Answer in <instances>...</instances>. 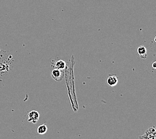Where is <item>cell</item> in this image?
Masks as SVG:
<instances>
[{
  "instance_id": "6da1fadb",
  "label": "cell",
  "mask_w": 156,
  "mask_h": 139,
  "mask_svg": "<svg viewBox=\"0 0 156 139\" xmlns=\"http://www.w3.org/2000/svg\"><path fill=\"white\" fill-rule=\"evenodd\" d=\"M140 139H156V127L149 128L145 134L140 137Z\"/></svg>"
},
{
  "instance_id": "7a4b0ae2",
  "label": "cell",
  "mask_w": 156,
  "mask_h": 139,
  "mask_svg": "<svg viewBox=\"0 0 156 139\" xmlns=\"http://www.w3.org/2000/svg\"><path fill=\"white\" fill-rule=\"evenodd\" d=\"M64 76V70H58L56 68H54L52 72V77L53 80H55L56 81L59 82L61 81L62 78Z\"/></svg>"
},
{
  "instance_id": "3957f363",
  "label": "cell",
  "mask_w": 156,
  "mask_h": 139,
  "mask_svg": "<svg viewBox=\"0 0 156 139\" xmlns=\"http://www.w3.org/2000/svg\"><path fill=\"white\" fill-rule=\"evenodd\" d=\"M28 122L35 124L38 122L40 118V114L38 111L32 110L31 112H28Z\"/></svg>"
},
{
  "instance_id": "277c9868",
  "label": "cell",
  "mask_w": 156,
  "mask_h": 139,
  "mask_svg": "<svg viewBox=\"0 0 156 139\" xmlns=\"http://www.w3.org/2000/svg\"><path fill=\"white\" fill-rule=\"evenodd\" d=\"M107 84L108 86H110L111 87H113L118 84V78L116 75H110L107 77V78L106 80Z\"/></svg>"
},
{
  "instance_id": "5b68a950",
  "label": "cell",
  "mask_w": 156,
  "mask_h": 139,
  "mask_svg": "<svg viewBox=\"0 0 156 139\" xmlns=\"http://www.w3.org/2000/svg\"><path fill=\"white\" fill-rule=\"evenodd\" d=\"M137 54H139L140 58L146 59L147 58V50L145 46H141L137 48Z\"/></svg>"
},
{
  "instance_id": "8992f818",
  "label": "cell",
  "mask_w": 156,
  "mask_h": 139,
  "mask_svg": "<svg viewBox=\"0 0 156 139\" xmlns=\"http://www.w3.org/2000/svg\"><path fill=\"white\" fill-rule=\"evenodd\" d=\"M65 67H66V63L64 60H60L57 61L55 63V68L56 69L64 70L65 68Z\"/></svg>"
},
{
  "instance_id": "52a82bcc",
  "label": "cell",
  "mask_w": 156,
  "mask_h": 139,
  "mask_svg": "<svg viewBox=\"0 0 156 139\" xmlns=\"http://www.w3.org/2000/svg\"><path fill=\"white\" fill-rule=\"evenodd\" d=\"M47 131V126L46 125H41L38 126L37 129L38 134H46Z\"/></svg>"
},
{
  "instance_id": "ba28073f",
  "label": "cell",
  "mask_w": 156,
  "mask_h": 139,
  "mask_svg": "<svg viewBox=\"0 0 156 139\" xmlns=\"http://www.w3.org/2000/svg\"><path fill=\"white\" fill-rule=\"evenodd\" d=\"M152 68H154V70H156V61L154 62L152 64Z\"/></svg>"
},
{
  "instance_id": "9c48e42d",
  "label": "cell",
  "mask_w": 156,
  "mask_h": 139,
  "mask_svg": "<svg viewBox=\"0 0 156 139\" xmlns=\"http://www.w3.org/2000/svg\"><path fill=\"white\" fill-rule=\"evenodd\" d=\"M154 41H155V42H156V36L155 37V38H154Z\"/></svg>"
}]
</instances>
